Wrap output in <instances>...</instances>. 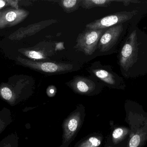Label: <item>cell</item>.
I'll return each instance as SVG.
<instances>
[{
  "mask_svg": "<svg viewBox=\"0 0 147 147\" xmlns=\"http://www.w3.org/2000/svg\"><path fill=\"white\" fill-rule=\"evenodd\" d=\"M125 121L130 129L127 147H144L147 144V111L137 102L128 100L125 103Z\"/></svg>",
  "mask_w": 147,
  "mask_h": 147,
  "instance_id": "7a4b0ae2",
  "label": "cell"
},
{
  "mask_svg": "<svg viewBox=\"0 0 147 147\" xmlns=\"http://www.w3.org/2000/svg\"><path fill=\"white\" fill-rule=\"evenodd\" d=\"M54 86H50L48 88V91L49 94L51 95H53L55 92V90L54 89Z\"/></svg>",
  "mask_w": 147,
  "mask_h": 147,
  "instance_id": "ffe728a7",
  "label": "cell"
},
{
  "mask_svg": "<svg viewBox=\"0 0 147 147\" xmlns=\"http://www.w3.org/2000/svg\"><path fill=\"white\" fill-rule=\"evenodd\" d=\"M12 113L9 109L3 108L0 110V134L13 122Z\"/></svg>",
  "mask_w": 147,
  "mask_h": 147,
  "instance_id": "5bb4252c",
  "label": "cell"
},
{
  "mask_svg": "<svg viewBox=\"0 0 147 147\" xmlns=\"http://www.w3.org/2000/svg\"><path fill=\"white\" fill-rule=\"evenodd\" d=\"M140 20L130 23L118 52V64L125 78L147 74V34L138 27Z\"/></svg>",
  "mask_w": 147,
  "mask_h": 147,
  "instance_id": "6da1fadb",
  "label": "cell"
},
{
  "mask_svg": "<svg viewBox=\"0 0 147 147\" xmlns=\"http://www.w3.org/2000/svg\"><path fill=\"white\" fill-rule=\"evenodd\" d=\"M131 23L125 22L107 28L100 38L97 49L101 52H114L126 35Z\"/></svg>",
  "mask_w": 147,
  "mask_h": 147,
  "instance_id": "277c9868",
  "label": "cell"
},
{
  "mask_svg": "<svg viewBox=\"0 0 147 147\" xmlns=\"http://www.w3.org/2000/svg\"><path fill=\"white\" fill-rule=\"evenodd\" d=\"M107 29L94 30L86 28L77 37L75 47L85 55H92L97 49L102 35Z\"/></svg>",
  "mask_w": 147,
  "mask_h": 147,
  "instance_id": "8992f818",
  "label": "cell"
},
{
  "mask_svg": "<svg viewBox=\"0 0 147 147\" xmlns=\"http://www.w3.org/2000/svg\"><path fill=\"white\" fill-rule=\"evenodd\" d=\"M80 123L79 116H73L68 120L65 125L64 135V143H66L72 139L74 133L77 132Z\"/></svg>",
  "mask_w": 147,
  "mask_h": 147,
  "instance_id": "7c38bea8",
  "label": "cell"
},
{
  "mask_svg": "<svg viewBox=\"0 0 147 147\" xmlns=\"http://www.w3.org/2000/svg\"><path fill=\"white\" fill-rule=\"evenodd\" d=\"M53 44L47 41L41 42L31 48H22L18 51L30 60L40 61H50V57L54 54Z\"/></svg>",
  "mask_w": 147,
  "mask_h": 147,
  "instance_id": "52a82bcc",
  "label": "cell"
},
{
  "mask_svg": "<svg viewBox=\"0 0 147 147\" xmlns=\"http://www.w3.org/2000/svg\"><path fill=\"white\" fill-rule=\"evenodd\" d=\"M88 71L95 79L100 80L108 87L120 90L126 88L123 79L113 71L110 66L103 65L97 61L92 64Z\"/></svg>",
  "mask_w": 147,
  "mask_h": 147,
  "instance_id": "5b68a950",
  "label": "cell"
},
{
  "mask_svg": "<svg viewBox=\"0 0 147 147\" xmlns=\"http://www.w3.org/2000/svg\"><path fill=\"white\" fill-rule=\"evenodd\" d=\"M10 6L16 9H19L18 1L12 0H0V10L2 9L3 7Z\"/></svg>",
  "mask_w": 147,
  "mask_h": 147,
  "instance_id": "ac0fdd59",
  "label": "cell"
},
{
  "mask_svg": "<svg viewBox=\"0 0 147 147\" xmlns=\"http://www.w3.org/2000/svg\"><path fill=\"white\" fill-rule=\"evenodd\" d=\"M17 60L23 66L43 74L55 75L68 73L77 70L74 65L51 61L34 60L18 56Z\"/></svg>",
  "mask_w": 147,
  "mask_h": 147,
  "instance_id": "3957f363",
  "label": "cell"
},
{
  "mask_svg": "<svg viewBox=\"0 0 147 147\" xmlns=\"http://www.w3.org/2000/svg\"><path fill=\"white\" fill-rule=\"evenodd\" d=\"M130 135V129L128 127H117L114 129L111 135L112 143L117 147H127Z\"/></svg>",
  "mask_w": 147,
  "mask_h": 147,
  "instance_id": "8fae6325",
  "label": "cell"
},
{
  "mask_svg": "<svg viewBox=\"0 0 147 147\" xmlns=\"http://www.w3.org/2000/svg\"><path fill=\"white\" fill-rule=\"evenodd\" d=\"M59 21L58 20L51 19L31 24L26 27L21 28L11 34L9 36V39L11 40H20L23 38L34 35L42 29Z\"/></svg>",
  "mask_w": 147,
  "mask_h": 147,
  "instance_id": "9c48e42d",
  "label": "cell"
},
{
  "mask_svg": "<svg viewBox=\"0 0 147 147\" xmlns=\"http://www.w3.org/2000/svg\"><path fill=\"white\" fill-rule=\"evenodd\" d=\"M96 81L89 78L76 76L67 84L78 93L88 94L94 92L99 87Z\"/></svg>",
  "mask_w": 147,
  "mask_h": 147,
  "instance_id": "30bf717a",
  "label": "cell"
},
{
  "mask_svg": "<svg viewBox=\"0 0 147 147\" xmlns=\"http://www.w3.org/2000/svg\"><path fill=\"white\" fill-rule=\"evenodd\" d=\"M133 2L134 3H140V4H142L147 8V0H143V1L134 0L133 1Z\"/></svg>",
  "mask_w": 147,
  "mask_h": 147,
  "instance_id": "d6986e66",
  "label": "cell"
},
{
  "mask_svg": "<svg viewBox=\"0 0 147 147\" xmlns=\"http://www.w3.org/2000/svg\"><path fill=\"white\" fill-rule=\"evenodd\" d=\"M115 0H82L80 6L85 9L96 7H107L110 6Z\"/></svg>",
  "mask_w": 147,
  "mask_h": 147,
  "instance_id": "4fadbf2b",
  "label": "cell"
},
{
  "mask_svg": "<svg viewBox=\"0 0 147 147\" xmlns=\"http://www.w3.org/2000/svg\"><path fill=\"white\" fill-rule=\"evenodd\" d=\"M101 141L97 137H90L84 142L79 147H98L101 145Z\"/></svg>",
  "mask_w": 147,
  "mask_h": 147,
  "instance_id": "e0dca14e",
  "label": "cell"
},
{
  "mask_svg": "<svg viewBox=\"0 0 147 147\" xmlns=\"http://www.w3.org/2000/svg\"><path fill=\"white\" fill-rule=\"evenodd\" d=\"M81 1L82 0H60L56 2L62 7L65 12L71 13L79 8Z\"/></svg>",
  "mask_w": 147,
  "mask_h": 147,
  "instance_id": "9a60e30c",
  "label": "cell"
},
{
  "mask_svg": "<svg viewBox=\"0 0 147 147\" xmlns=\"http://www.w3.org/2000/svg\"><path fill=\"white\" fill-rule=\"evenodd\" d=\"M18 145L19 137L16 133L9 134L0 142V147H18Z\"/></svg>",
  "mask_w": 147,
  "mask_h": 147,
  "instance_id": "2e32d148",
  "label": "cell"
},
{
  "mask_svg": "<svg viewBox=\"0 0 147 147\" xmlns=\"http://www.w3.org/2000/svg\"><path fill=\"white\" fill-rule=\"evenodd\" d=\"M29 14L22 9H4L0 10V29L10 27L22 22Z\"/></svg>",
  "mask_w": 147,
  "mask_h": 147,
  "instance_id": "ba28073f",
  "label": "cell"
}]
</instances>
